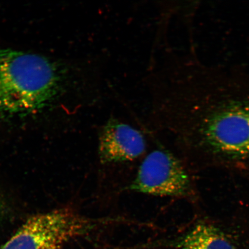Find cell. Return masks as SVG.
<instances>
[{
  "label": "cell",
  "mask_w": 249,
  "mask_h": 249,
  "mask_svg": "<svg viewBox=\"0 0 249 249\" xmlns=\"http://www.w3.org/2000/svg\"><path fill=\"white\" fill-rule=\"evenodd\" d=\"M188 74L180 106L198 151L249 164V77L200 63Z\"/></svg>",
  "instance_id": "cell-1"
},
{
  "label": "cell",
  "mask_w": 249,
  "mask_h": 249,
  "mask_svg": "<svg viewBox=\"0 0 249 249\" xmlns=\"http://www.w3.org/2000/svg\"><path fill=\"white\" fill-rule=\"evenodd\" d=\"M57 67L43 56L0 47V112L36 113L45 107L60 89Z\"/></svg>",
  "instance_id": "cell-2"
},
{
  "label": "cell",
  "mask_w": 249,
  "mask_h": 249,
  "mask_svg": "<svg viewBox=\"0 0 249 249\" xmlns=\"http://www.w3.org/2000/svg\"><path fill=\"white\" fill-rule=\"evenodd\" d=\"M98 223L70 208L36 214L0 249H62L71 240L91 232Z\"/></svg>",
  "instance_id": "cell-3"
},
{
  "label": "cell",
  "mask_w": 249,
  "mask_h": 249,
  "mask_svg": "<svg viewBox=\"0 0 249 249\" xmlns=\"http://www.w3.org/2000/svg\"><path fill=\"white\" fill-rule=\"evenodd\" d=\"M129 189L160 197H185L191 193V182L185 167L175 156L157 149L142 160Z\"/></svg>",
  "instance_id": "cell-4"
},
{
  "label": "cell",
  "mask_w": 249,
  "mask_h": 249,
  "mask_svg": "<svg viewBox=\"0 0 249 249\" xmlns=\"http://www.w3.org/2000/svg\"><path fill=\"white\" fill-rule=\"evenodd\" d=\"M145 149L144 136L129 124L111 118L103 126L98 145L99 158L102 164L135 160Z\"/></svg>",
  "instance_id": "cell-5"
},
{
  "label": "cell",
  "mask_w": 249,
  "mask_h": 249,
  "mask_svg": "<svg viewBox=\"0 0 249 249\" xmlns=\"http://www.w3.org/2000/svg\"><path fill=\"white\" fill-rule=\"evenodd\" d=\"M169 245L177 249H238L222 230L207 222L196 224Z\"/></svg>",
  "instance_id": "cell-6"
},
{
  "label": "cell",
  "mask_w": 249,
  "mask_h": 249,
  "mask_svg": "<svg viewBox=\"0 0 249 249\" xmlns=\"http://www.w3.org/2000/svg\"><path fill=\"white\" fill-rule=\"evenodd\" d=\"M1 203H0V213H1Z\"/></svg>",
  "instance_id": "cell-7"
}]
</instances>
